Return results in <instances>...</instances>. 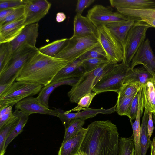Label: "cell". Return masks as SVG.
<instances>
[{
    "label": "cell",
    "instance_id": "1",
    "mask_svg": "<svg viewBox=\"0 0 155 155\" xmlns=\"http://www.w3.org/2000/svg\"><path fill=\"white\" fill-rule=\"evenodd\" d=\"M87 130L80 150L86 155H118L119 134L109 120L92 122Z\"/></svg>",
    "mask_w": 155,
    "mask_h": 155
},
{
    "label": "cell",
    "instance_id": "2",
    "mask_svg": "<svg viewBox=\"0 0 155 155\" xmlns=\"http://www.w3.org/2000/svg\"><path fill=\"white\" fill-rule=\"evenodd\" d=\"M70 63L47 56L38 51L20 69L16 81L35 83L44 87L50 84L58 72Z\"/></svg>",
    "mask_w": 155,
    "mask_h": 155
},
{
    "label": "cell",
    "instance_id": "3",
    "mask_svg": "<svg viewBox=\"0 0 155 155\" xmlns=\"http://www.w3.org/2000/svg\"><path fill=\"white\" fill-rule=\"evenodd\" d=\"M38 51V48L36 47L25 44L13 52L6 66L0 72V84L10 81Z\"/></svg>",
    "mask_w": 155,
    "mask_h": 155
},
{
    "label": "cell",
    "instance_id": "4",
    "mask_svg": "<svg viewBox=\"0 0 155 155\" xmlns=\"http://www.w3.org/2000/svg\"><path fill=\"white\" fill-rule=\"evenodd\" d=\"M98 44L97 38L93 35L71 37L55 58L72 62L79 59Z\"/></svg>",
    "mask_w": 155,
    "mask_h": 155
},
{
    "label": "cell",
    "instance_id": "5",
    "mask_svg": "<svg viewBox=\"0 0 155 155\" xmlns=\"http://www.w3.org/2000/svg\"><path fill=\"white\" fill-rule=\"evenodd\" d=\"M130 66L122 62L114 65L112 69L93 87L91 90L97 94L107 91L117 94L126 78Z\"/></svg>",
    "mask_w": 155,
    "mask_h": 155
},
{
    "label": "cell",
    "instance_id": "6",
    "mask_svg": "<svg viewBox=\"0 0 155 155\" xmlns=\"http://www.w3.org/2000/svg\"><path fill=\"white\" fill-rule=\"evenodd\" d=\"M43 87L35 83L22 81L14 82L0 96V104L13 106L22 100L39 93Z\"/></svg>",
    "mask_w": 155,
    "mask_h": 155
},
{
    "label": "cell",
    "instance_id": "7",
    "mask_svg": "<svg viewBox=\"0 0 155 155\" xmlns=\"http://www.w3.org/2000/svg\"><path fill=\"white\" fill-rule=\"evenodd\" d=\"M97 40L104 50L108 61L114 64L122 61L124 58L122 45L105 25L97 28Z\"/></svg>",
    "mask_w": 155,
    "mask_h": 155
},
{
    "label": "cell",
    "instance_id": "8",
    "mask_svg": "<svg viewBox=\"0 0 155 155\" xmlns=\"http://www.w3.org/2000/svg\"><path fill=\"white\" fill-rule=\"evenodd\" d=\"M141 22L130 28L123 46L124 58L122 62L129 66L133 58L145 40L147 31L150 27Z\"/></svg>",
    "mask_w": 155,
    "mask_h": 155
},
{
    "label": "cell",
    "instance_id": "9",
    "mask_svg": "<svg viewBox=\"0 0 155 155\" xmlns=\"http://www.w3.org/2000/svg\"><path fill=\"white\" fill-rule=\"evenodd\" d=\"M109 62L103 64L95 69L83 73L77 83L72 86L68 93L71 102L78 103L82 97L91 91L98 73Z\"/></svg>",
    "mask_w": 155,
    "mask_h": 155
},
{
    "label": "cell",
    "instance_id": "10",
    "mask_svg": "<svg viewBox=\"0 0 155 155\" xmlns=\"http://www.w3.org/2000/svg\"><path fill=\"white\" fill-rule=\"evenodd\" d=\"M86 17L97 27L116 21H124L128 17L110 7L97 4L89 10Z\"/></svg>",
    "mask_w": 155,
    "mask_h": 155
},
{
    "label": "cell",
    "instance_id": "11",
    "mask_svg": "<svg viewBox=\"0 0 155 155\" xmlns=\"http://www.w3.org/2000/svg\"><path fill=\"white\" fill-rule=\"evenodd\" d=\"M51 4L46 0H27L24 6L25 26L38 23L48 13Z\"/></svg>",
    "mask_w": 155,
    "mask_h": 155
},
{
    "label": "cell",
    "instance_id": "12",
    "mask_svg": "<svg viewBox=\"0 0 155 155\" xmlns=\"http://www.w3.org/2000/svg\"><path fill=\"white\" fill-rule=\"evenodd\" d=\"M140 64L142 65L153 74L155 71V56L148 38L145 40L133 58L130 68H134Z\"/></svg>",
    "mask_w": 155,
    "mask_h": 155
},
{
    "label": "cell",
    "instance_id": "13",
    "mask_svg": "<svg viewBox=\"0 0 155 155\" xmlns=\"http://www.w3.org/2000/svg\"><path fill=\"white\" fill-rule=\"evenodd\" d=\"M15 109L29 115L34 113L46 114L58 117V109H50L38 101L37 97L30 96L19 101L15 105Z\"/></svg>",
    "mask_w": 155,
    "mask_h": 155
},
{
    "label": "cell",
    "instance_id": "14",
    "mask_svg": "<svg viewBox=\"0 0 155 155\" xmlns=\"http://www.w3.org/2000/svg\"><path fill=\"white\" fill-rule=\"evenodd\" d=\"M116 105L113 107L107 109L101 108L100 109H92L88 108L85 109L82 111L75 113L68 112L62 110L58 109L59 112L58 117L62 121L65 128H66L71 121L75 119H80L83 120L92 118L98 114H110L115 111Z\"/></svg>",
    "mask_w": 155,
    "mask_h": 155
},
{
    "label": "cell",
    "instance_id": "15",
    "mask_svg": "<svg viewBox=\"0 0 155 155\" xmlns=\"http://www.w3.org/2000/svg\"><path fill=\"white\" fill-rule=\"evenodd\" d=\"M39 26L38 23L26 25L20 33L9 42L12 47V52L25 44L36 47Z\"/></svg>",
    "mask_w": 155,
    "mask_h": 155
},
{
    "label": "cell",
    "instance_id": "16",
    "mask_svg": "<svg viewBox=\"0 0 155 155\" xmlns=\"http://www.w3.org/2000/svg\"><path fill=\"white\" fill-rule=\"evenodd\" d=\"M93 35L97 38V28L86 16L76 14L73 22V33L71 37Z\"/></svg>",
    "mask_w": 155,
    "mask_h": 155
},
{
    "label": "cell",
    "instance_id": "17",
    "mask_svg": "<svg viewBox=\"0 0 155 155\" xmlns=\"http://www.w3.org/2000/svg\"><path fill=\"white\" fill-rule=\"evenodd\" d=\"M141 22L136 19L128 17L127 20L112 22L105 26L123 46L130 28Z\"/></svg>",
    "mask_w": 155,
    "mask_h": 155
},
{
    "label": "cell",
    "instance_id": "18",
    "mask_svg": "<svg viewBox=\"0 0 155 155\" xmlns=\"http://www.w3.org/2000/svg\"><path fill=\"white\" fill-rule=\"evenodd\" d=\"M81 77L70 78L52 82L44 86L37 97L39 102L46 107L49 108V97L54 89L64 85H68L73 86L77 83Z\"/></svg>",
    "mask_w": 155,
    "mask_h": 155
},
{
    "label": "cell",
    "instance_id": "19",
    "mask_svg": "<svg viewBox=\"0 0 155 155\" xmlns=\"http://www.w3.org/2000/svg\"><path fill=\"white\" fill-rule=\"evenodd\" d=\"M25 26L24 18L0 26V43L10 42L21 32Z\"/></svg>",
    "mask_w": 155,
    "mask_h": 155
},
{
    "label": "cell",
    "instance_id": "20",
    "mask_svg": "<svg viewBox=\"0 0 155 155\" xmlns=\"http://www.w3.org/2000/svg\"><path fill=\"white\" fill-rule=\"evenodd\" d=\"M118 12L128 17L137 19L147 25L155 20V8L134 9L116 8Z\"/></svg>",
    "mask_w": 155,
    "mask_h": 155
},
{
    "label": "cell",
    "instance_id": "21",
    "mask_svg": "<svg viewBox=\"0 0 155 155\" xmlns=\"http://www.w3.org/2000/svg\"><path fill=\"white\" fill-rule=\"evenodd\" d=\"M83 128L76 134L61 144L58 155H75L80 150L87 131Z\"/></svg>",
    "mask_w": 155,
    "mask_h": 155
},
{
    "label": "cell",
    "instance_id": "22",
    "mask_svg": "<svg viewBox=\"0 0 155 155\" xmlns=\"http://www.w3.org/2000/svg\"><path fill=\"white\" fill-rule=\"evenodd\" d=\"M111 7L117 8L141 9L155 8V0H110Z\"/></svg>",
    "mask_w": 155,
    "mask_h": 155
},
{
    "label": "cell",
    "instance_id": "23",
    "mask_svg": "<svg viewBox=\"0 0 155 155\" xmlns=\"http://www.w3.org/2000/svg\"><path fill=\"white\" fill-rule=\"evenodd\" d=\"M20 112V110L16 109L9 120L0 128V155H4L5 154L6 140L18 122Z\"/></svg>",
    "mask_w": 155,
    "mask_h": 155
},
{
    "label": "cell",
    "instance_id": "24",
    "mask_svg": "<svg viewBox=\"0 0 155 155\" xmlns=\"http://www.w3.org/2000/svg\"><path fill=\"white\" fill-rule=\"evenodd\" d=\"M153 78V75L143 66L133 69L130 68L123 84L138 82L143 86L148 80Z\"/></svg>",
    "mask_w": 155,
    "mask_h": 155
},
{
    "label": "cell",
    "instance_id": "25",
    "mask_svg": "<svg viewBox=\"0 0 155 155\" xmlns=\"http://www.w3.org/2000/svg\"><path fill=\"white\" fill-rule=\"evenodd\" d=\"M82 63V61L79 59L70 63L58 72L51 82L70 78L81 76L85 72H81L78 69L81 67Z\"/></svg>",
    "mask_w": 155,
    "mask_h": 155
},
{
    "label": "cell",
    "instance_id": "26",
    "mask_svg": "<svg viewBox=\"0 0 155 155\" xmlns=\"http://www.w3.org/2000/svg\"><path fill=\"white\" fill-rule=\"evenodd\" d=\"M145 109L155 113V80L152 78L142 86Z\"/></svg>",
    "mask_w": 155,
    "mask_h": 155
},
{
    "label": "cell",
    "instance_id": "27",
    "mask_svg": "<svg viewBox=\"0 0 155 155\" xmlns=\"http://www.w3.org/2000/svg\"><path fill=\"white\" fill-rule=\"evenodd\" d=\"M148 112V111L145 109L140 125V155H146L151 142V137L149 135L147 130Z\"/></svg>",
    "mask_w": 155,
    "mask_h": 155
},
{
    "label": "cell",
    "instance_id": "28",
    "mask_svg": "<svg viewBox=\"0 0 155 155\" xmlns=\"http://www.w3.org/2000/svg\"><path fill=\"white\" fill-rule=\"evenodd\" d=\"M68 40L64 38L56 40L40 47L38 51L47 56L55 57L66 45Z\"/></svg>",
    "mask_w": 155,
    "mask_h": 155
},
{
    "label": "cell",
    "instance_id": "29",
    "mask_svg": "<svg viewBox=\"0 0 155 155\" xmlns=\"http://www.w3.org/2000/svg\"><path fill=\"white\" fill-rule=\"evenodd\" d=\"M84 120L80 119L72 120L68 127L65 128L64 139L61 144L71 138L78 133L83 128L84 124Z\"/></svg>",
    "mask_w": 155,
    "mask_h": 155
},
{
    "label": "cell",
    "instance_id": "30",
    "mask_svg": "<svg viewBox=\"0 0 155 155\" xmlns=\"http://www.w3.org/2000/svg\"><path fill=\"white\" fill-rule=\"evenodd\" d=\"M137 93L117 99L115 111L118 114L128 117L132 101Z\"/></svg>",
    "mask_w": 155,
    "mask_h": 155
},
{
    "label": "cell",
    "instance_id": "31",
    "mask_svg": "<svg viewBox=\"0 0 155 155\" xmlns=\"http://www.w3.org/2000/svg\"><path fill=\"white\" fill-rule=\"evenodd\" d=\"M29 115L20 111L18 122L7 139L5 145L6 149L12 140L23 131V128L27 123Z\"/></svg>",
    "mask_w": 155,
    "mask_h": 155
},
{
    "label": "cell",
    "instance_id": "32",
    "mask_svg": "<svg viewBox=\"0 0 155 155\" xmlns=\"http://www.w3.org/2000/svg\"><path fill=\"white\" fill-rule=\"evenodd\" d=\"M134 145L131 138L120 137L119 140L118 155H134Z\"/></svg>",
    "mask_w": 155,
    "mask_h": 155
},
{
    "label": "cell",
    "instance_id": "33",
    "mask_svg": "<svg viewBox=\"0 0 155 155\" xmlns=\"http://www.w3.org/2000/svg\"><path fill=\"white\" fill-rule=\"evenodd\" d=\"M12 52L9 42L0 43V72L8 63Z\"/></svg>",
    "mask_w": 155,
    "mask_h": 155
},
{
    "label": "cell",
    "instance_id": "34",
    "mask_svg": "<svg viewBox=\"0 0 155 155\" xmlns=\"http://www.w3.org/2000/svg\"><path fill=\"white\" fill-rule=\"evenodd\" d=\"M142 86L138 82L123 84L118 93L117 99L129 96L137 93Z\"/></svg>",
    "mask_w": 155,
    "mask_h": 155
},
{
    "label": "cell",
    "instance_id": "35",
    "mask_svg": "<svg viewBox=\"0 0 155 155\" xmlns=\"http://www.w3.org/2000/svg\"><path fill=\"white\" fill-rule=\"evenodd\" d=\"M97 94L96 92L91 91L82 97L78 103V106L73 109L67 111L70 113L72 111L80 112L81 110L89 108L91 101L94 97Z\"/></svg>",
    "mask_w": 155,
    "mask_h": 155
},
{
    "label": "cell",
    "instance_id": "36",
    "mask_svg": "<svg viewBox=\"0 0 155 155\" xmlns=\"http://www.w3.org/2000/svg\"><path fill=\"white\" fill-rule=\"evenodd\" d=\"M95 58L106 59L105 53L99 43L96 47L81 57L79 59L83 61L90 59Z\"/></svg>",
    "mask_w": 155,
    "mask_h": 155
},
{
    "label": "cell",
    "instance_id": "37",
    "mask_svg": "<svg viewBox=\"0 0 155 155\" xmlns=\"http://www.w3.org/2000/svg\"><path fill=\"white\" fill-rule=\"evenodd\" d=\"M81 67L84 68L85 72L92 71L103 64L109 62L104 58H95L85 60L82 61Z\"/></svg>",
    "mask_w": 155,
    "mask_h": 155
},
{
    "label": "cell",
    "instance_id": "38",
    "mask_svg": "<svg viewBox=\"0 0 155 155\" xmlns=\"http://www.w3.org/2000/svg\"><path fill=\"white\" fill-rule=\"evenodd\" d=\"M24 6L16 8L13 12L0 22V26L24 18Z\"/></svg>",
    "mask_w": 155,
    "mask_h": 155
},
{
    "label": "cell",
    "instance_id": "39",
    "mask_svg": "<svg viewBox=\"0 0 155 155\" xmlns=\"http://www.w3.org/2000/svg\"><path fill=\"white\" fill-rule=\"evenodd\" d=\"M12 106L0 104V128L4 125L11 117Z\"/></svg>",
    "mask_w": 155,
    "mask_h": 155
},
{
    "label": "cell",
    "instance_id": "40",
    "mask_svg": "<svg viewBox=\"0 0 155 155\" xmlns=\"http://www.w3.org/2000/svg\"><path fill=\"white\" fill-rule=\"evenodd\" d=\"M27 0H0V10L5 9H16L24 6Z\"/></svg>",
    "mask_w": 155,
    "mask_h": 155
},
{
    "label": "cell",
    "instance_id": "41",
    "mask_svg": "<svg viewBox=\"0 0 155 155\" xmlns=\"http://www.w3.org/2000/svg\"><path fill=\"white\" fill-rule=\"evenodd\" d=\"M139 101V91L136 94L133 99L129 112L128 117L130 119L131 124L132 120L136 118L138 107Z\"/></svg>",
    "mask_w": 155,
    "mask_h": 155
},
{
    "label": "cell",
    "instance_id": "42",
    "mask_svg": "<svg viewBox=\"0 0 155 155\" xmlns=\"http://www.w3.org/2000/svg\"><path fill=\"white\" fill-rule=\"evenodd\" d=\"M94 1V0H78L75 9L76 14L81 15L83 11L92 4Z\"/></svg>",
    "mask_w": 155,
    "mask_h": 155
},
{
    "label": "cell",
    "instance_id": "43",
    "mask_svg": "<svg viewBox=\"0 0 155 155\" xmlns=\"http://www.w3.org/2000/svg\"><path fill=\"white\" fill-rule=\"evenodd\" d=\"M114 65L109 62L107 65L99 72L95 78L94 83V86L110 71Z\"/></svg>",
    "mask_w": 155,
    "mask_h": 155
},
{
    "label": "cell",
    "instance_id": "44",
    "mask_svg": "<svg viewBox=\"0 0 155 155\" xmlns=\"http://www.w3.org/2000/svg\"><path fill=\"white\" fill-rule=\"evenodd\" d=\"M18 72L10 81L7 83L3 84H0V96L2 95L15 82V80H16L18 76Z\"/></svg>",
    "mask_w": 155,
    "mask_h": 155
},
{
    "label": "cell",
    "instance_id": "45",
    "mask_svg": "<svg viewBox=\"0 0 155 155\" xmlns=\"http://www.w3.org/2000/svg\"><path fill=\"white\" fill-rule=\"evenodd\" d=\"M148 119L147 123V130L149 135L151 137L155 128L153 123L152 113L150 112H148Z\"/></svg>",
    "mask_w": 155,
    "mask_h": 155
},
{
    "label": "cell",
    "instance_id": "46",
    "mask_svg": "<svg viewBox=\"0 0 155 155\" xmlns=\"http://www.w3.org/2000/svg\"><path fill=\"white\" fill-rule=\"evenodd\" d=\"M14 9H5L0 10V22L3 20L15 10Z\"/></svg>",
    "mask_w": 155,
    "mask_h": 155
},
{
    "label": "cell",
    "instance_id": "47",
    "mask_svg": "<svg viewBox=\"0 0 155 155\" xmlns=\"http://www.w3.org/2000/svg\"><path fill=\"white\" fill-rule=\"evenodd\" d=\"M66 18V15L64 13L59 12L56 14V19L57 22L60 23L63 22Z\"/></svg>",
    "mask_w": 155,
    "mask_h": 155
},
{
    "label": "cell",
    "instance_id": "48",
    "mask_svg": "<svg viewBox=\"0 0 155 155\" xmlns=\"http://www.w3.org/2000/svg\"><path fill=\"white\" fill-rule=\"evenodd\" d=\"M150 155H155V138H153L150 145Z\"/></svg>",
    "mask_w": 155,
    "mask_h": 155
},
{
    "label": "cell",
    "instance_id": "49",
    "mask_svg": "<svg viewBox=\"0 0 155 155\" xmlns=\"http://www.w3.org/2000/svg\"><path fill=\"white\" fill-rule=\"evenodd\" d=\"M75 155H86V154L84 152L79 150Z\"/></svg>",
    "mask_w": 155,
    "mask_h": 155
},
{
    "label": "cell",
    "instance_id": "50",
    "mask_svg": "<svg viewBox=\"0 0 155 155\" xmlns=\"http://www.w3.org/2000/svg\"><path fill=\"white\" fill-rule=\"evenodd\" d=\"M152 117H153V122L155 124V113L153 114Z\"/></svg>",
    "mask_w": 155,
    "mask_h": 155
},
{
    "label": "cell",
    "instance_id": "51",
    "mask_svg": "<svg viewBox=\"0 0 155 155\" xmlns=\"http://www.w3.org/2000/svg\"><path fill=\"white\" fill-rule=\"evenodd\" d=\"M153 78L155 80V71H154L153 74Z\"/></svg>",
    "mask_w": 155,
    "mask_h": 155
}]
</instances>
